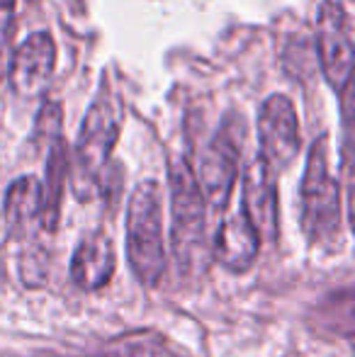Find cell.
<instances>
[{"label":"cell","instance_id":"cell-1","mask_svg":"<svg viewBox=\"0 0 355 357\" xmlns=\"http://www.w3.org/2000/svg\"><path fill=\"white\" fill-rule=\"evenodd\" d=\"M122 132V102L107 88L100 90L83 119L73 160H68L71 188L81 202H90L100 192V180L107 170L109 155Z\"/></svg>","mask_w":355,"mask_h":357},{"label":"cell","instance_id":"cell-2","mask_svg":"<svg viewBox=\"0 0 355 357\" xmlns=\"http://www.w3.org/2000/svg\"><path fill=\"white\" fill-rule=\"evenodd\" d=\"M171 207H173V253L185 278H197L207 270V202L195 170L185 158L171 163Z\"/></svg>","mask_w":355,"mask_h":357},{"label":"cell","instance_id":"cell-3","mask_svg":"<svg viewBox=\"0 0 355 357\" xmlns=\"http://www.w3.org/2000/svg\"><path fill=\"white\" fill-rule=\"evenodd\" d=\"M127 260L144 287H156L166 273L163 245V195L156 180L134 188L127 204Z\"/></svg>","mask_w":355,"mask_h":357},{"label":"cell","instance_id":"cell-4","mask_svg":"<svg viewBox=\"0 0 355 357\" xmlns=\"http://www.w3.org/2000/svg\"><path fill=\"white\" fill-rule=\"evenodd\" d=\"M299 197H302V229L309 243H333L341 231V185L328 170L326 137L312 144Z\"/></svg>","mask_w":355,"mask_h":357},{"label":"cell","instance_id":"cell-5","mask_svg":"<svg viewBox=\"0 0 355 357\" xmlns=\"http://www.w3.org/2000/svg\"><path fill=\"white\" fill-rule=\"evenodd\" d=\"M241 119L229 117L222 124L214 139L209 142L207 149L199 155V168L195 173V180L199 185L204 202L214 209V212H224L232 197V190L236 185L239 175V158H241Z\"/></svg>","mask_w":355,"mask_h":357},{"label":"cell","instance_id":"cell-6","mask_svg":"<svg viewBox=\"0 0 355 357\" xmlns=\"http://www.w3.org/2000/svg\"><path fill=\"white\" fill-rule=\"evenodd\" d=\"M317 49L326 83L343 93L353 73V27L346 8L326 0L317 15Z\"/></svg>","mask_w":355,"mask_h":357},{"label":"cell","instance_id":"cell-7","mask_svg":"<svg viewBox=\"0 0 355 357\" xmlns=\"http://www.w3.org/2000/svg\"><path fill=\"white\" fill-rule=\"evenodd\" d=\"M261 155L273 175L285 173L299 151V119L287 95H270L258 112Z\"/></svg>","mask_w":355,"mask_h":357},{"label":"cell","instance_id":"cell-8","mask_svg":"<svg viewBox=\"0 0 355 357\" xmlns=\"http://www.w3.org/2000/svg\"><path fill=\"white\" fill-rule=\"evenodd\" d=\"M241 214L256 231L258 241L275 243L280 234L278 219V188H275V175L266 168L261 158H253L248 168L243 170L241 180Z\"/></svg>","mask_w":355,"mask_h":357},{"label":"cell","instance_id":"cell-9","mask_svg":"<svg viewBox=\"0 0 355 357\" xmlns=\"http://www.w3.org/2000/svg\"><path fill=\"white\" fill-rule=\"evenodd\" d=\"M56 66V44L49 32H37L24 39L10 59V85L22 98H37L44 93Z\"/></svg>","mask_w":355,"mask_h":357},{"label":"cell","instance_id":"cell-10","mask_svg":"<svg viewBox=\"0 0 355 357\" xmlns=\"http://www.w3.org/2000/svg\"><path fill=\"white\" fill-rule=\"evenodd\" d=\"M114 245L103 231H90L76 245L71 258V278L81 289H103L114 275Z\"/></svg>","mask_w":355,"mask_h":357},{"label":"cell","instance_id":"cell-11","mask_svg":"<svg viewBox=\"0 0 355 357\" xmlns=\"http://www.w3.org/2000/svg\"><path fill=\"white\" fill-rule=\"evenodd\" d=\"M214 258L232 273H246L256 263L261 241L251 229L243 214H232L219 224L217 236L212 241Z\"/></svg>","mask_w":355,"mask_h":357},{"label":"cell","instance_id":"cell-12","mask_svg":"<svg viewBox=\"0 0 355 357\" xmlns=\"http://www.w3.org/2000/svg\"><path fill=\"white\" fill-rule=\"evenodd\" d=\"M66 178H68V149L61 137L47 149L44 183L39 185V226L47 234H54L59 226V219H61Z\"/></svg>","mask_w":355,"mask_h":357},{"label":"cell","instance_id":"cell-13","mask_svg":"<svg viewBox=\"0 0 355 357\" xmlns=\"http://www.w3.org/2000/svg\"><path fill=\"white\" fill-rule=\"evenodd\" d=\"M32 224H39V183L34 178H17L5 195V226L13 238H22Z\"/></svg>","mask_w":355,"mask_h":357},{"label":"cell","instance_id":"cell-14","mask_svg":"<svg viewBox=\"0 0 355 357\" xmlns=\"http://www.w3.org/2000/svg\"><path fill=\"white\" fill-rule=\"evenodd\" d=\"M61 127H63V112L59 102H47L42 107L34 124V142L44 149H49L56 139H61Z\"/></svg>","mask_w":355,"mask_h":357},{"label":"cell","instance_id":"cell-15","mask_svg":"<svg viewBox=\"0 0 355 357\" xmlns=\"http://www.w3.org/2000/svg\"><path fill=\"white\" fill-rule=\"evenodd\" d=\"M47 250L44 248H29L27 253L22 255V280L29 287L39 284L44 278H47Z\"/></svg>","mask_w":355,"mask_h":357},{"label":"cell","instance_id":"cell-16","mask_svg":"<svg viewBox=\"0 0 355 357\" xmlns=\"http://www.w3.org/2000/svg\"><path fill=\"white\" fill-rule=\"evenodd\" d=\"M15 0H0V42H10L13 37Z\"/></svg>","mask_w":355,"mask_h":357},{"label":"cell","instance_id":"cell-17","mask_svg":"<svg viewBox=\"0 0 355 357\" xmlns=\"http://www.w3.org/2000/svg\"><path fill=\"white\" fill-rule=\"evenodd\" d=\"M10 59H13V54H10V42H0V78H5V73H8Z\"/></svg>","mask_w":355,"mask_h":357}]
</instances>
